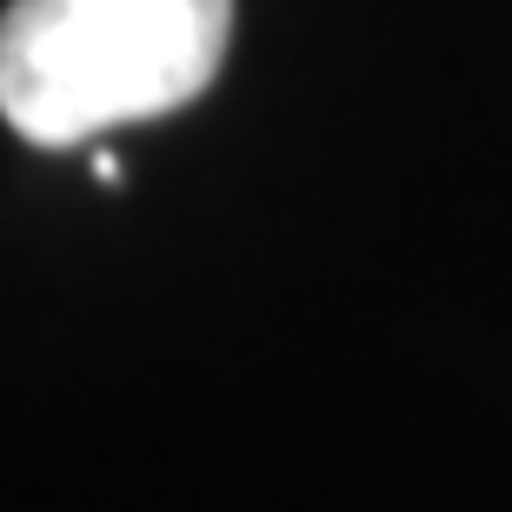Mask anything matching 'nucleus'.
<instances>
[{
    "mask_svg": "<svg viewBox=\"0 0 512 512\" xmlns=\"http://www.w3.org/2000/svg\"><path fill=\"white\" fill-rule=\"evenodd\" d=\"M233 0H14L0 14V114L34 147L173 114L213 87Z\"/></svg>",
    "mask_w": 512,
    "mask_h": 512,
    "instance_id": "nucleus-1",
    "label": "nucleus"
}]
</instances>
